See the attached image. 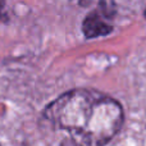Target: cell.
<instances>
[{"label": "cell", "instance_id": "cell-2", "mask_svg": "<svg viewBox=\"0 0 146 146\" xmlns=\"http://www.w3.org/2000/svg\"><path fill=\"white\" fill-rule=\"evenodd\" d=\"M82 30L86 37L92 38V37H99V36H104L110 33L111 26L105 22V19L101 17V14L98 10H95V12L90 13L85 18Z\"/></svg>", "mask_w": 146, "mask_h": 146}, {"label": "cell", "instance_id": "cell-3", "mask_svg": "<svg viewBox=\"0 0 146 146\" xmlns=\"http://www.w3.org/2000/svg\"><path fill=\"white\" fill-rule=\"evenodd\" d=\"M62 146H83V145H81L80 142L74 141V140H72V139H68V140H66V141L63 142V145Z\"/></svg>", "mask_w": 146, "mask_h": 146}, {"label": "cell", "instance_id": "cell-1", "mask_svg": "<svg viewBox=\"0 0 146 146\" xmlns=\"http://www.w3.org/2000/svg\"><path fill=\"white\" fill-rule=\"evenodd\" d=\"M45 115L83 146H103L123 123V110L111 98L88 90H73L48 106Z\"/></svg>", "mask_w": 146, "mask_h": 146}, {"label": "cell", "instance_id": "cell-4", "mask_svg": "<svg viewBox=\"0 0 146 146\" xmlns=\"http://www.w3.org/2000/svg\"><path fill=\"white\" fill-rule=\"evenodd\" d=\"M1 5H3V0H0V15H1Z\"/></svg>", "mask_w": 146, "mask_h": 146}]
</instances>
